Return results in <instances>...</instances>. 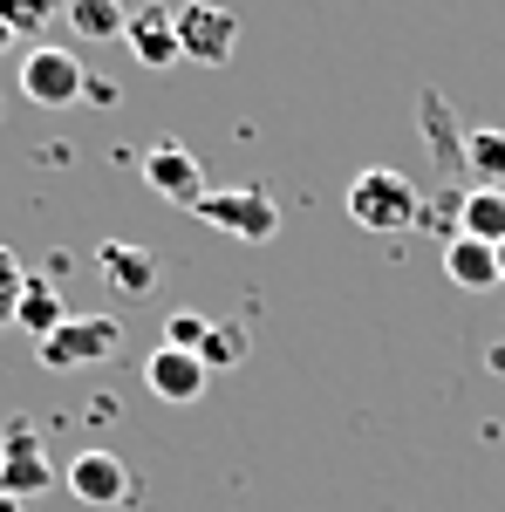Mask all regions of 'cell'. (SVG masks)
<instances>
[{
	"instance_id": "cell-1",
	"label": "cell",
	"mask_w": 505,
	"mask_h": 512,
	"mask_svg": "<svg viewBox=\"0 0 505 512\" xmlns=\"http://www.w3.org/2000/svg\"><path fill=\"white\" fill-rule=\"evenodd\" d=\"M349 219L362 233H410L417 219H424V192L396 171V164H369L362 178L349 185Z\"/></svg>"
},
{
	"instance_id": "cell-2",
	"label": "cell",
	"mask_w": 505,
	"mask_h": 512,
	"mask_svg": "<svg viewBox=\"0 0 505 512\" xmlns=\"http://www.w3.org/2000/svg\"><path fill=\"white\" fill-rule=\"evenodd\" d=\"M123 349V321L117 315H69L55 335L35 342V362L55 376H76V369H103Z\"/></svg>"
},
{
	"instance_id": "cell-3",
	"label": "cell",
	"mask_w": 505,
	"mask_h": 512,
	"mask_svg": "<svg viewBox=\"0 0 505 512\" xmlns=\"http://www.w3.org/2000/svg\"><path fill=\"white\" fill-rule=\"evenodd\" d=\"M192 219H205L212 233H226V239H246V246H267V239L280 233V205H273V192H260V185L205 192Z\"/></svg>"
},
{
	"instance_id": "cell-4",
	"label": "cell",
	"mask_w": 505,
	"mask_h": 512,
	"mask_svg": "<svg viewBox=\"0 0 505 512\" xmlns=\"http://www.w3.org/2000/svg\"><path fill=\"white\" fill-rule=\"evenodd\" d=\"M55 478H62V472L48 465L41 431L28 424V417H7V424H0V492L28 506V499H35V492H48Z\"/></svg>"
},
{
	"instance_id": "cell-5",
	"label": "cell",
	"mask_w": 505,
	"mask_h": 512,
	"mask_svg": "<svg viewBox=\"0 0 505 512\" xmlns=\"http://www.w3.org/2000/svg\"><path fill=\"white\" fill-rule=\"evenodd\" d=\"M82 89H89V69H82L76 48H28V62H21V96L41 103V110H69L82 103Z\"/></svg>"
},
{
	"instance_id": "cell-6",
	"label": "cell",
	"mask_w": 505,
	"mask_h": 512,
	"mask_svg": "<svg viewBox=\"0 0 505 512\" xmlns=\"http://www.w3.org/2000/svg\"><path fill=\"white\" fill-rule=\"evenodd\" d=\"M178 48H185V62H205V69L233 62L239 14L233 7H212V0H185V7H178Z\"/></svg>"
},
{
	"instance_id": "cell-7",
	"label": "cell",
	"mask_w": 505,
	"mask_h": 512,
	"mask_svg": "<svg viewBox=\"0 0 505 512\" xmlns=\"http://www.w3.org/2000/svg\"><path fill=\"white\" fill-rule=\"evenodd\" d=\"M144 185H151L157 198H171V205H185V212H198V198L212 192L205 171H198V158L178 137H157L151 151H144Z\"/></svg>"
},
{
	"instance_id": "cell-8",
	"label": "cell",
	"mask_w": 505,
	"mask_h": 512,
	"mask_svg": "<svg viewBox=\"0 0 505 512\" xmlns=\"http://www.w3.org/2000/svg\"><path fill=\"white\" fill-rule=\"evenodd\" d=\"M62 485L76 492L82 506H123V499L137 492V485H130V465H123L117 451H103V444H96V451H76L69 472H62Z\"/></svg>"
},
{
	"instance_id": "cell-9",
	"label": "cell",
	"mask_w": 505,
	"mask_h": 512,
	"mask_svg": "<svg viewBox=\"0 0 505 512\" xmlns=\"http://www.w3.org/2000/svg\"><path fill=\"white\" fill-rule=\"evenodd\" d=\"M123 41H130V55L144 62V69H171V62H185V48H178V7H130V28H123Z\"/></svg>"
},
{
	"instance_id": "cell-10",
	"label": "cell",
	"mask_w": 505,
	"mask_h": 512,
	"mask_svg": "<svg viewBox=\"0 0 505 512\" xmlns=\"http://www.w3.org/2000/svg\"><path fill=\"white\" fill-rule=\"evenodd\" d=\"M205 383H212V369L185 349H164V342H157L151 362H144V390H151L157 403H198Z\"/></svg>"
},
{
	"instance_id": "cell-11",
	"label": "cell",
	"mask_w": 505,
	"mask_h": 512,
	"mask_svg": "<svg viewBox=\"0 0 505 512\" xmlns=\"http://www.w3.org/2000/svg\"><path fill=\"white\" fill-rule=\"evenodd\" d=\"M96 267L110 280V294H123V301L157 294V253L137 246V239H103V246H96Z\"/></svg>"
},
{
	"instance_id": "cell-12",
	"label": "cell",
	"mask_w": 505,
	"mask_h": 512,
	"mask_svg": "<svg viewBox=\"0 0 505 512\" xmlns=\"http://www.w3.org/2000/svg\"><path fill=\"white\" fill-rule=\"evenodd\" d=\"M444 280L451 287H465V294H485V287H499V246H485V239H451L444 246Z\"/></svg>"
},
{
	"instance_id": "cell-13",
	"label": "cell",
	"mask_w": 505,
	"mask_h": 512,
	"mask_svg": "<svg viewBox=\"0 0 505 512\" xmlns=\"http://www.w3.org/2000/svg\"><path fill=\"white\" fill-rule=\"evenodd\" d=\"M62 21L76 28V41H117L123 28H130V7H123V0H69Z\"/></svg>"
},
{
	"instance_id": "cell-14",
	"label": "cell",
	"mask_w": 505,
	"mask_h": 512,
	"mask_svg": "<svg viewBox=\"0 0 505 512\" xmlns=\"http://www.w3.org/2000/svg\"><path fill=\"white\" fill-rule=\"evenodd\" d=\"M465 239L505 246V185H478V192H465Z\"/></svg>"
},
{
	"instance_id": "cell-15",
	"label": "cell",
	"mask_w": 505,
	"mask_h": 512,
	"mask_svg": "<svg viewBox=\"0 0 505 512\" xmlns=\"http://www.w3.org/2000/svg\"><path fill=\"white\" fill-rule=\"evenodd\" d=\"M69 321V308H62V294L48 287V280H28V294H21V315H14V328H28V335H55Z\"/></svg>"
},
{
	"instance_id": "cell-16",
	"label": "cell",
	"mask_w": 505,
	"mask_h": 512,
	"mask_svg": "<svg viewBox=\"0 0 505 512\" xmlns=\"http://www.w3.org/2000/svg\"><path fill=\"white\" fill-rule=\"evenodd\" d=\"M246 349H253L246 321H212V335H205V349H198V362H205L212 376H226V369H239V362H246Z\"/></svg>"
},
{
	"instance_id": "cell-17",
	"label": "cell",
	"mask_w": 505,
	"mask_h": 512,
	"mask_svg": "<svg viewBox=\"0 0 505 512\" xmlns=\"http://www.w3.org/2000/svg\"><path fill=\"white\" fill-rule=\"evenodd\" d=\"M465 171L478 185H505V130H471L465 137Z\"/></svg>"
},
{
	"instance_id": "cell-18",
	"label": "cell",
	"mask_w": 505,
	"mask_h": 512,
	"mask_svg": "<svg viewBox=\"0 0 505 512\" xmlns=\"http://www.w3.org/2000/svg\"><path fill=\"white\" fill-rule=\"evenodd\" d=\"M417 226H430V233L451 246V239L465 233V192H437V198H424V219H417Z\"/></svg>"
},
{
	"instance_id": "cell-19",
	"label": "cell",
	"mask_w": 505,
	"mask_h": 512,
	"mask_svg": "<svg viewBox=\"0 0 505 512\" xmlns=\"http://www.w3.org/2000/svg\"><path fill=\"white\" fill-rule=\"evenodd\" d=\"M48 14H69V0H0V21H7L14 35H41Z\"/></svg>"
},
{
	"instance_id": "cell-20",
	"label": "cell",
	"mask_w": 505,
	"mask_h": 512,
	"mask_svg": "<svg viewBox=\"0 0 505 512\" xmlns=\"http://www.w3.org/2000/svg\"><path fill=\"white\" fill-rule=\"evenodd\" d=\"M21 294H28V267H21V253H14V246H0V328H14Z\"/></svg>"
},
{
	"instance_id": "cell-21",
	"label": "cell",
	"mask_w": 505,
	"mask_h": 512,
	"mask_svg": "<svg viewBox=\"0 0 505 512\" xmlns=\"http://www.w3.org/2000/svg\"><path fill=\"white\" fill-rule=\"evenodd\" d=\"M212 321H219V315H198V308H178V315L164 321V349H185V355H198V349H205V335H212Z\"/></svg>"
},
{
	"instance_id": "cell-22",
	"label": "cell",
	"mask_w": 505,
	"mask_h": 512,
	"mask_svg": "<svg viewBox=\"0 0 505 512\" xmlns=\"http://www.w3.org/2000/svg\"><path fill=\"white\" fill-rule=\"evenodd\" d=\"M424 130H430V144H437V158L465 171V137L444 123V96H424Z\"/></svg>"
},
{
	"instance_id": "cell-23",
	"label": "cell",
	"mask_w": 505,
	"mask_h": 512,
	"mask_svg": "<svg viewBox=\"0 0 505 512\" xmlns=\"http://www.w3.org/2000/svg\"><path fill=\"white\" fill-rule=\"evenodd\" d=\"M82 103H96V110H117L123 103V89L110 76H89V89H82Z\"/></svg>"
},
{
	"instance_id": "cell-24",
	"label": "cell",
	"mask_w": 505,
	"mask_h": 512,
	"mask_svg": "<svg viewBox=\"0 0 505 512\" xmlns=\"http://www.w3.org/2000/svg\"><path fill=\"white\" fill-rule=\"evenodd\" d=\"M485 362H492V376H505V342H499V349H485Z\"/></svg>"
},
{
	"instance_id": "cell-25",
	"label": "cell",
	"mask_w": 505,
	"mask_h": 512,
	"mask_svg": "<svg viewBox=\"0 0 505 512\" xmlns=\"http://www.w3.org/2000/svg\"><path fill=\"white\" fill-rule=\"evenodd\" d=\"M0 512H28V506H21V499H7V492H0Z\"/></svg>"
},
{
	"instance_id": "cell-26",
	"label": "cell",
	"mask_w": 505,
	"mask_h": 512,
	"mask_svg": "<svg viewBox=\"0 0 505 512\" xmlns=\"http://www.w3.org/2000/svg\"><path fill=\"white\" fill-rule=\"evenodd\" d=\"M7 41H14V28H7V21H0V48H7Z\"/></svg>"
},
{
	"instance_id": "cell-27",
	"label": "cell",
	"mask_w": 505,
	"mask_h": 512,
	"mask_svg": "<svg viewBox=\"0 0 505 512\" xmlns=\"http://www.w3.org/2000/svg\"><path fill=\"white\" fill-rule=\"evenodd\" d=\"M499 280H505V246H499Z\"/></svg>"
}]
</instances>
